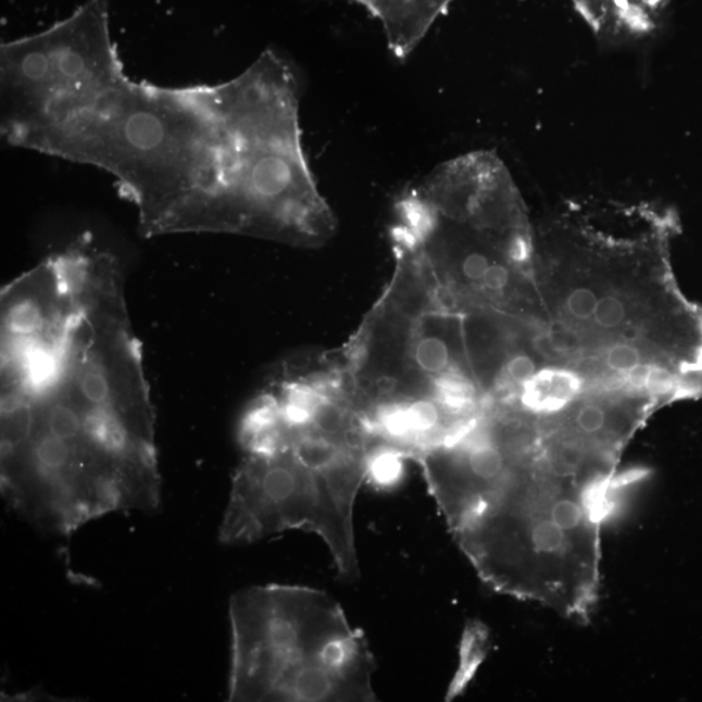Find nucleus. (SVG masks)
Instances as JSON below:
<instances>
[{"instance_id": "f257e3e1", "label": "nucleus", "mask_w": 702, "mask_h": 702, "mask_svg": "<svg viewBox=\"0 0 702 702\" xmlns=\"http://www.w3.org/2000/svg\"><path fill=\"white\" fill-rule=\"evenodd\" d=\"M0 489L68 536L162 500L155 412L116 258L73 245L2 293Z\"/></svg>"}, {"instance_id": "f03ea898", "label": "nucleus", "mask_w": 702, "mask_h": 702, "mask_svg": "<svg viewBox=\"0 0 702 702\" xmlns=\"http://www.w3.org/2000/svg\"><path fill=\"white\" fill-rule=\"evenodd\" d=\"M18 143L108 171L145 236L235 235L255 134L238 78L189 88L136 83L114 49L68 78Z\"/></svg>"}, {"instance_id": "7ed1b4c3", "label": "nucleus", "mask_w": 702, "mask_h": 702, "mask_svg": "<svg viewBox=\"0 0 702 702\" xmlns=\"http://www.w3.org/2000/svg\"><path fill=\"white\" fill-rule=\"evenodd\" d=\"M229 701H376L375 659L339 602L319 589L268 585L229 602Z\"/></svg>"}, {"instance_id": "20e7f679", "label": "nucleus", "mask_w": 702, "mask_h": 702, "mask_svg": "<svg viewBox=\"0 0 702 702\" xmlns=\"http://www.w3.org/2000/svg\"><path fill=\"white\" fill-rule=\"evenodd\" d=\"M394 271L379 300L346 346L337 350L351 403L363 423L424 399L478 410L481 397L456 358L452 323L427 271L393 242Z\"/></svg>"}, {"instance_id": "39448f33", "label": "nucleus", "mask_w": 702, "mask_h": 702, "mask_svg": "<svg viewBox=\"0 0 702 702\" xmlns=\"http://www.w3.org/2000/svg\"><path fill=\"white\" fill-rule=\"evenodd\" d=\"M242 450L218 540L240 546L293 529L313 532L327 546L342 579L360 578L354 507L368 474L315 466L281 441Z\"/></svg>"}, {"instance_id": "423d86ee", "label": "nucleus", "mask_w": 702, "mask_h": 702, "mask_svg": "<svg viewBox=\"0 0 702 702\" xmlns=\"http://www.w3.org/2000/svg\"><path fill=\"white\" fill-rule=\"evenodd\" d=\"M379 18L390 48L405 49L422 41L433 25L429 0H350Z\"/></svg>"}, {"instance_id": "0eeeda50", "label": "nucleus", "mask_w": 702, "mask_h": 702, "mask_svg": "<svg viewBox=\"0 0 702 702\" xmlns=\"http://www.w3.org/2000/svg\"><path fill=\"white\" fill-rule=\"evenodd\" d=\"M582 381L565 368H544L522 388L521 403L536 415L559 414L579 396Z\"/></svg>"}, {"instance_id": "6e6552de", "label": "nucleus", "mask_w": 702, "mask_h": 702, "mask_svg": "<svg viewBox=\"0 0 702 702\" xmlns=\"http://www.w3.org/2000/svg\"><path fill=\"white\" fill-rule=\"evenodd\" d=\"M607 415L604 409L596 403L582 405L574 416V426L582 436L594 437L604 433Z\"/></svg>"}, {"instance_id": "1a4fd4ad", "label": "nucleus", "mask_w": 702, "mask_h": 702, "mask_svg": "<svg viewBox=\"0 0 702 702\" xmlns=\"http://www.w3.org/2000/svg\"><path fill=\"white\" fill-rule=\"evenodd\" d=\"M536 369V363L531 356L518 354L510 358L503 367L501 380L509 383V386L523 388L532 379Z\"/></svg>"}, {"instance_id": "9d476101", "label": "nucleus", "mask_w": 702, "mask_h": 702, "mask_svg": "<svg viewBox=\"0 0 702 702\" xmlns=\"http://www.w3.org/2000/svg\"><path fill=\"white\" fill-rule=\"evenodd\" d=\"M625 317V304L615 296L602 297L598 302V306H596L593 315L594 322L606 329L617 328L624 323Z\"/></svg>"}, {"instance_id": "9b49d317", "label": "nucleus", "mask_w": 702, "mask_h": 702, "mask_svg": "<svg viewBox=\"0 0 702 702\" xmlns=\"http://www.w3.org/2000/svg\"><path fill=\"white\" fill-rule=\"evenodd\" d=\"M599 298L594 291L587 288H580L573 291L567 298L568 313L576 319L587 321L591 319L594 315L596 306H598Z\"/></svg>"}, {"instance_id": "f8f14e48", "label": "nucleus", "mask_w": 702, "mask_h": 702, "mask_svg": "<svg viewBox=\"0 0 702 702\" xmlns=\"http://www.w3.org/2000/svg\"><path fill=\"white\" fill-rule=\"evenodd\" d=\"M641 361V355L639 349L635 347L627 346V343H619V346L613 347L609 350L606 362L609 367L618 373L627 374L628 371H631L635 366H638Z\"/></svg>"}, {"instance_id": "ddd939ff", "label": "nucleus", "mask_w": 702, "mask_h": 702, "mask_svg": "<svg viewBox=\"0 0 702 702\" xmlns=\"http://www.w3.org/2000/svg\"><path fill=\"white\" fill-rule=\"evenodd\" d=\"M672 388L673 377L668 374V371L652 366L647 380V392L652 396H664L670 392Z\"/></svg>"}, {"instance_id": "4468645a", "label": "nucleus", "mask_w": 702, "mask_h": 702, "mask_svg": "<svg viewBox=\"0 0 702 702\" xmlns=\"http://www.w3.org/2000/svg\"><path fill=\"white\" fill-rule=\"evenodd\" d=\"M652 366L649 364L639 363L638 366H635L631 371L627 373V380L630 383V386L635 389H645L647 380L649 373H651Z\"/></svg>"}, {"instance_id": "2eb2a0df", "label": "nucleus", "mask_w": 702, "mask_h": 702, "mask_svg": "<svg viewBox=\"0 0 702 702\" xmlns=\"http://www.w3.org/2000/svg\"><path fill=\"white\" fill-rule=\"evenodd\" d=\"M557 455H559V454H557ZM559 459H560L563 463H565V465H566V466H568V465H567V463H566L565 461H563V460L561 459V456H560V455H559ZM568 467H569V466H568ZM569 468H572V467H569ZM573 469H574V468H573ZM574 472H576V469H574ZM576 473H579V472H576ZM579 474H581V473H579ZM581 475H585V474H581ZM585 476H588V475H585ZM588 478H589V476H588ZM591 479H593V478H591ZM593 480H599V479H593ZM599 481H602V480H599ZM605 482H607V481H605Z\"/></svg>"}]
</instances>
